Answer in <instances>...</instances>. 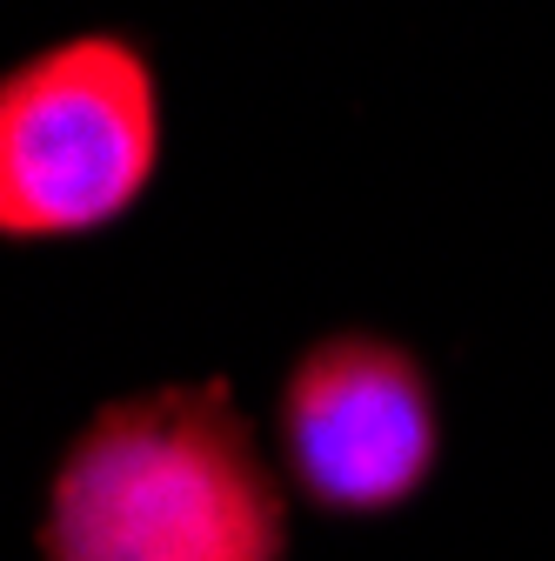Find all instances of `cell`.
Wrapping results in <instances>:
<instances>
[{
  "instance_id": "cell-1",
  "label": "cell",
  "mask_w": 555,
  "mask_h": 561,
  "mask_svg": "<svg viewBox=\"0 0 555 561\" xmlns=\"http://www.w3.org/2000/svg\"><path fill=\"white\" fill-rule=\"evenodd\" d=\"M41 561H288V502L235 388L107 401L47 481Z\"/></svg>"
},
{
  "instance_id": "cell-2",
  "label": "cell",
  "mask_w": 555,
  "mask_h": 561,
  "mask_svg": "<svg viewBox=\"0 0 555 561\" xmlns=\"http://www.w3.org/2000/svg\"><path fill=\"white\" fill-rule=\"evenodd\" d=\"M161 161V94L141 47L75 34L0 75V234L75 241L114 228Z\"/></svg>"
},
{
  "instance_id": "cell-3",
  "label": "cell",
  "mask_w": 555,
  "mask_h": 561,
  "mask_svg": "<svg viewBox=\"0 0 555 561\" xmlns=\"http://www.w3.org/2000/svg\"><path fill=\"white\" fill-rule=\"evenodd\" d=\"M282 455L328 515H388L442 461V408L422 362L382 334H328L288 368Z\"/></svg>"
}]
</instances>
